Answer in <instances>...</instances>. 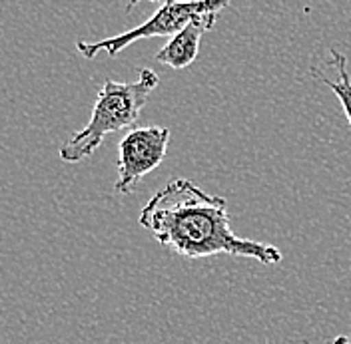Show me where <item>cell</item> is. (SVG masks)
<instances>
[{
    "mask_svg": "<svg viewBox=\"0 0 351 344\" xmlns=\"http://www.w3.org/2000/svg\"><path fill=\"white\" fill-rule=\"evenodd\" d=\"M138 223L166 249L184 259L247 257L278 265L284 255L276 245L236 235L230 227L228 201L206 194L186 177L172 179L142 207Z\"/></svg>",
    "mask_w": 351,
    "mask_h": 344,
    "instance_id": "6da1fadb",
    "label": "cell"
},
{
    "mask_svg": "<svg viewBox=\"0 0 351 344\" xmlns=\"http://www.w3.org/2000/svg\"><path fill=\"white\" fill-rule=\"evenodd\" d=\"M219 14H221V10H212V12H204L194 21L188 22L176 36L170 38V42L156 54V60L160 64L174 68V70L188 68L199 54V42H202L204 34L210 28H214Z\"/></svg>",
    "mask_w": 351,
    "mask_h": 344,
    "instance_id": "5b68a950",
    "label": "cell"
},
{
    "mask_svg": "<svg viewBox=\"0 0 351 344\" xmlns=\"http://www.w3.org/2000/svg\"><path fill=\"white\" fill-rule=\"evenodd\" d=\"M331 344H351V336L339 334V336H335V339H333V343Z\"/></svg>",
    "mask_w": 351,
    "mask_h": 344,
    "instance_id": "52a82bcc",
    "label": "cell"
},
{
    "mask_svg": "<svg viewBox=\"0 0 351 344\" xmlns=\"http://www.w3.org/2000/svg\"><path fill=\"white\" fill-rule=\"evenodd\" d=\"M170 129L162 126L130 129L118 146V177L114 191L130 195L138 189L140 181L152 173L168 153Z\"/></svg>",
    "mask_w": 351,
    "mask_h": 344,
    "instance_id": "277c9868",
    "label": "cell"
},
{
    "mask_svg": "<svg viewBox=\"0 0 351 344\" xmlns=\"http://www.w3.org/2000/svg\"><path fill=\"white\" fill-rule=\"evenodd\" d=\"M230 6L228 0H208V2H174V0H166L162 2L152 16L146 22H142L140 26L126 30L122 34H116L112 38H104L98 42H84L78 40L76 50L88 58H96L100 52H106L108 56H118L124 48H128L130 44L138 40H146V38H166V36H176L186 24L194 21L196 16L204 12H212V10H226Z\"/></svg>",
    "mask_w": 351,
    "mask_h": 344,
    "instance_id": "3957f363",
    "label": "cell"
},
{
    "mask_svg": "<svg viewBox=\"0 0 351 344\" xmlns=\"http://www.w3.org/2000/svg\"><path fill=\"white\" fill-rule=\"evenodd\" d=\"M160 78L152 68H142L138 80L116 82L104 80L96 96L92 116L84 128L76 131L60 148V159L64 163H78L90 157L100 148L104 137L134 126L148 104V98L158 86Z\"/></svg>",
    "mask_w": 351,
    "mask_h": 344,
    "instance_id": "7a4b0ae2",
    "label": "cell"
},
{
    "mask_svg": "<svg viewBox=\"0 0 351 344\" xmlns=\"http://www.w3.org/2000/svg\"><path fill=\"white\" fill-rule=\"evenodd\" d=\"M331 66L337 72L335 80H329L328 76H324L315 68H311V76L315 80H319L324 86H328L337 96V100H339L341 108L346 111V118H348V122H350L351 126V74L350 68H348V58L339 50H335V48H331Z\"/></svg>",
    "mask_w": 351,
    "mask_h": 344,
    "instance_id": "8992f818",
    "label": "cell"
},
{
    "mask_svg": "<svg viewBox=\"0 0 351 344\" xmlns=\"http://www.w3.org/2000/svg\"><path fill=\"white\" fill-rule=\"evenodd\" d=\"M350 336H351V334H350Z\"/></svg>",
    "mask_w": 351,
    "mask_h": 344,
    "instance_id": "ba28073f",
    "label": "cell"
}]
</instances>
